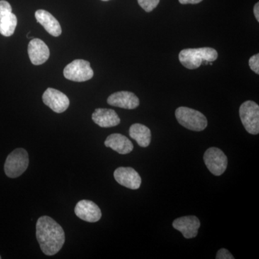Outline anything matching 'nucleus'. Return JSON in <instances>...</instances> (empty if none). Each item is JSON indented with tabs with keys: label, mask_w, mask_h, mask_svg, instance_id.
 Returning a JSON list of instances; mask_svg holds the SVG:
<instances>
[{
	"label": "nucleus",
	"mask_w": 259,
	"mask_h": 259,
	"mask_svg": "<svg viewBox=\"0 0 259 259\" xmlns=\"http://www.w3.org/2000/svg\"><path fill=\"white\" fill-rule=\"evenodd\" d=\"M36 238L42 253L47 255L56 254L65 243L64 229L49 216H42L37 220Z\"/></svg>",
	"instance_id": "obj_1"
},
{
	"label": "nucleus",
	"mask_w": 259,
	"mask_h": 259,
	"mask_svg": "<svg viewBox=\"0 0 259 259\" xmlns=\"http://www.w3.org/2000/svg\"><path fill=\"white\" fill-rule=\"evenodd\" d=\"M218 54L212 48L184 49L180 53L179 59L181 64L188 69H196L202 64V61L212 62L218 59Z\"/></svg>",
	"instance_id": "obj_2"
},
{
	"label": "nucleus",
	"mask_w": 259,
	"mask_h": 259,
	"mask_svg": "<svg viewBox=\"0 0 259 259\" xmlns=\"http://www.w3.org/2000/svg\"><path fill=\"white\" fill-rule=\"evenodd\" d=\"M175 116L181 125L190 131H202L207 127V120L202 112L189 108L180 107L175 111Z\"/></svg>",
	"instance_id": "obj_3"
},
{
	"label": "nucleus",
	"mask_w": 259,
	"mask_h": 259,
	"mask_svg": "<svg viewBox=\"0 0 259 259\" xmlns=\"http://www.w3.org/2000/svg\"><path fill=\"white\" fill-rule=\"evenodd\" d=\"M29 165L28 153L23 148H17L10 153L5 163V175L17 178L26 171Z\"/></svg>",
	"instance_id": "obj_4"
},
{
	"label": "nucleus",
	"mask_w": 259,
	"mask_h": 259,
	"mask_svg": "<svg viewBox=\"0 0 259 259\" xmlns=\"http://www.w3.org/2000/svg\"><path fill=\"white\" fill-rule=\"evenodd\" d=\"M240 117L243 125L250 134H259V106L255 102H243L240 107Z\"/></svg>",
	"instance_id": "obj_5"
},
{
	"label": "nucleus",
	"mask_w": 259,
	"mask_h": 259,
	"mask_svg": "<svg viewBox=\"0 0 259 259\" xmlns=\"http://www.w3.org/2000/svg\"><path fill=\"white\" fill-rule=\"evenodd\" d=\"M64 75L66 79L76 82H82L93 77L94 71L89 61L76 59L64 68Z\"/></svg>",
	"instance_id": "obj_6"
},
{
	"label": "nucleus",
	"mask_w": 259,
	"mask_h": 259,
	"mask_svg": "<svg viewBox=\"0 0 259 259\" xmlns=\"http://www.w3.org/2000/svg\"><path fill=\"white\" fill-rule=\"evenodd\" d=\"M204 161L209 171L215 176H221L228 166V158L220 148H209L204 154Z\"/></svg>",
	"instance_id": "obj_7"
},
{
	"label": "nucleus",
	"mask_w": 259,
	"mask_h": 259,
	"mask_svg": "<svg viewBox=\"0 0 259 259\" xmlns=\"http://www.w3.org/2000/svg\"><path fill=\"white\" fill-rule=\"evenodd\" d=\"M18 25L16 15L13 14L11 5L5 0L0 1V34L10 37L14 34Z\"/></svg>",
	"instance_id": "obj_8"
},
{
	"label": "nucleus",
	"mask_w": 259,
	"mask_h": 259,
	"mask_svg": "<svg viewBox=\"0 0 259 259\" xmlns=\"http://www.w3.org/2000/svg\"><path fill=\"white\" fill-rule=\"evenodd\" d=\"M42 102L56 113H62L69 107V99L65 94L53 88H48L42 95Z\"/></svg>",
	"instance_id": "obj_9"
},
{
	"label": "nucleus",
	"mask_w": 259,
	"mask_h": 259,
	"mask_svg": "<svg viewBox=\"0 0 259 259\" xmlns=\"http://www.w3.org/2000/svg\"><path fill=\"white\" fill-rule=\"evenodd\" d=\"M75 214L80 219L88 223H96L102 218L101 209L93 201L83 199L76 204Z\"/></svg>",
	"instance_id": "obj_10"
},
{
	"label": "nucleus",
	"mask_w": 259,
	"mask_h": 259,
	"mask_svg": "<svg viewBox=\"0 0 259 259\" xmlns=\"http://www.w3.org/2000/svg\"><path fill=\"white\" fill-rule=\"evenodd\" d=\"M114 177L117 183L131 190H138L141 185V177L131 167H120L114 172Z\"/></svg>",
	"instance_id": "obj_11"
},
{
	"label": "nucleus",
	"mask_w": 259,
	"mask_h": 259,
	"mask_svg": "<svg viewBox=\"0 0 259 259\" xmlns=\"http://www.w3.org/2000/svg\"><path fill=\"white\" fill-rule=\"evenodd\" d=\"M173 227L175 229L180 231L185 238L190 239L195 238L198 234L200 221L196 216H185L175 220Z\"/></svg>",
	"instance_id": "obj_12"
},
{
	"label": "nucleus",
	"mask_w": 259,
	"mask_h": 259,
	"mask_svg": "<svg viewBox=\"0 0 259 259\" xmlns=\"http://www.w3.org/2000/svg\"><path fill=\"white\" fill-rule=\"evenodd\" d=\"M107 103L111 106L120 107L127 110H134L139 106V97L131 92H117L107 99Z\"/></svg>",
	"instance_id": "obj_13"
},
{
	"label": "nucleus",
	"mask_w": 259,
	"mask_h": 259,
	"mask_svg": "<svg viewBox=\"0 0 259 259\" xmlns=\"http://www.w3.org/2000/svg\"><path fill=\"white\" fill-rule=\"evenodd\" d=\"M28 52L30 61L33 65H41L49 59L50 51L47 44L38 38H34L29 42Z\"/></svg>",
	"instance_id": "obj_14"
},
{
	"label": "nucleus",
	"mask_w": 259,
	"mask_h": 259,
	"mask_svg": "<svg viewBox=\"0 0 259 259\" xmlns=\"http://www.w3.org/2000/svg\"><path fill=\"white\" fill-rule=\"evenodd\" d=\"M92 118L97 125L101 127H115L120 122V117L112 109H96L93 112Z\"/></svg>",
	"instance_id": "obj_15"
},
{
	"label": "nucleus",
	"mask_w": 259,
	"mask_h": 259,
	"mask_svg": "<svg viewBox=\"0 0 259 259\" xmlns=\"http://www.w3.org/2000/svg\"><path fill=\"white\" fill-rule=\"evenodd\" d=\"M35 16L37 23H40L50 35L54 37L61 35L62 30L60 23L50 13L44 10H38L35 12Z\"/></svg>",
	"instance_id": "obj_16"
},
{
	"label": "nucleus",
	"mask_w": 259,
	"mask_h": 259,
	"mask_svg": "<svg viewBox=\"0 0 259 259\" xmlns=\"http://www.w3.org/2000/svg\"><path fill=\"white\" fill-rule=\"evenodd\" d=\"M105 146L120 154H127L134 150V144L126 136L120 134L110 135L105 141Z\"/></svg>",
	"instance_id": "obj_17"
},
{
	"label": "nucleus",
	"mask_w": 259,
	"mask_h": 259,
	"mask_svg": "<svg viewBox=\"0 0 259 259\" xmlns=\"http://www.w3.org/2000/svg\"><path fill=\"white\" fill-rule=\"evenodd\" d=\"M129 135L141 147H148L151 144V130L142 124L136 123L131 126Z\"/></svg>",
	"instance_id": "obj_18"
},
{
	"label": "nucleus",
	"mask_w": 259,
	"mask_h": 259,
	"mask_svg": "<svg viewBox=\"0 0 259 259\" xmlns=\"http://www.w3.org/2000/svg\"><path fill=\"white\" fill-rule=\"evenodd\" d=\"M159 2L160 0H138L140 6L147 13L153 11L159 4Z\"/></svg>",
	"instance_id": "obj_19"
},
{
	"label": "nucleus",
	"mask_w": 259,
	"mask_h": 259,
	"mask_svg": "<svg viewBox=\"0 0 259 259\" xmlns=\"http://www.w3.org/2000/svg\"><path fill=\"white\" fill-rule=\"evenodd\" d=\"M249 66L252 71L255 74H259V54H255L250 58Z\"/></svg>",
	"instance_id": "obj_20"
},
{
	"label": "nucleus",
	"mask_w": 259,
	"mask_h": 259,
	"mask_svg": "<svg viewBox=\"0 0 259 259\" xmlns=\"http://www.w3.org/2000/svg\"><path fill=\"white\" fill-rule=\"evenodd\" d=\"M216 258L234 259V257L228 250L225 249V248H221V250H218L217 255H216Z\"/></svg>",
	"instance_id": "obj_21"
},
{
	"label": "nucleus",
	"mask_w": 259,
	"mask_h": 259,
	"mask_svg": "<svg viewBox=\"0 0 259 259\" xmlns=\"http://www.w3.org/2000/svg\"><path fill=\"white\" fill-rule=\"evenodd\" d=\"M181 4L187 5V4H198L201 3L202 0H179Z\"/></svg>",
	"instance_id": "obj_22"
},
{
	"label": "nucleus",
	"mask_w": 259,
	"mask_h": 259,
	"mask_svg": "<svg viewBox=\"0 0 259 259\" xmlns=\"http://www.w3.org/2000/svg\"><path fill=\"white\" fill-rule=\"evenodd\" d=\"M253 13H254L255 18L257 21L259 22V3H257L253 8Z\"/></svg>",
	"instance_id": "obj_23"
},
{
	"label": "nucleus",
	"mask_w": 259,
	"mask_h": 259,
	"mask_svg": "<svg viewBox=\"0 0 259 259\" xmlns=\"http://www.w3.org/2000/svg\"><path fill=\"white\" fill-rule=\"evenodd\" d=\"M102 1H105V2H106V1H109V0H102Z\"/></svg>",
	"instance_id": "obj_24"
},
{
	"label": "nucleus",
	"mask_w": 259,
	"mask_h": 259,
	"mask_svg": "<svg viewBox=\"0 0 259 259\" xmlns=\"http://www.w3.org/2000/svg\"><path fill=\"white\" fill-rule=\"evenodd\" d=\"M1 258H2V257H1V256H0V259H1Z\"/></svg>",
	"instance_id": "obj_25"
}]
</instances>
